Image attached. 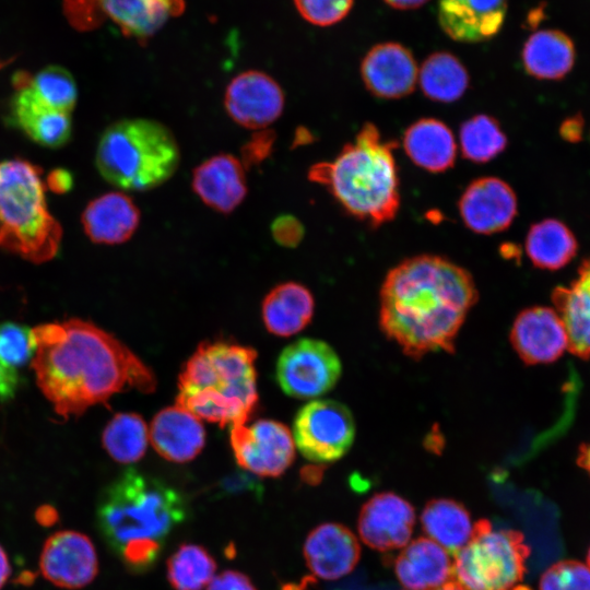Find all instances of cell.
<instances>
[{
    "label": "cell",
    "instance_id": "7bdbcfd3",
    "mask_svg": "<svg viewBox=\"0 0 590 590\" xmlns=\"http://www.w3.org/2000/svg\"><path fill=\"white\" fill-rule=\"evenodd\" d=\"M275 134L271 130L257 132L241 150L244 166L261 163L272 151Z\"/></svg>",
    "mask_w": 590,
    "mask_h": 590
},
{
    "label": "cell",
    "instance_id": "9c48e42d",
    "mask_svg": "<svg viewBox=\"0 0 590 590\" xmlns=\"http://www.w3.org/2000/svg\"><path fill=\"white\" fill-rule=\"evenodd\" d=\"M355 421L349 408L334 400H314L296 414L293 438L299 452L315 463L341 459L352 447Z\"/></svg>",
    "mask_w": 590,
    "mask_h": 590
},
{
    "label": "cell",
    "instance_id": "ee69618b",
    "mask_svg": "<svg viewBox=\"0 0 590 590\" xmlns=\"http://www.w3.org/2000/svg\"><path fill=\"white\" fill-rule=\"evenodd\" d=\"M206 590H257L251 579L237 570H224L214 576Z\"/></svg>",
    "mask_w": 590,
    "mask_h": 590
},
{
    "label": "cell",
    "instance_id": "4fadbf2b",
    "mask_svg": "<svg viewBox=\"0 0 590 590\" xmlns=\"http://www.w3.org/2000/svg\"><path fill=\"white\" fill-rule=\"evenodd\" d=\"M39 567L44 577L63 589H80L91 583L98 573L97 554L84 533L63 530L44 543Z\"/></svg>",
    "mask_w": 590,
    "mask_h": 590
},
{
    "label": "cell",
    "instance_id": "603a6c76",
    "mask_svg": "<svg viewBox=\"0 0 590 590\" xmlns=\"http://www.w3.org/2000/svg\"><path fill=\"white\" fill-rule=\"evenodd\" d=\"M149 438L161 457L184 463L201 452L205 442V430L200 418L174 405L163 409L154 416Z\"/></svg>",
    "mask_w": 590,
    "mask_h": 590
},
{
    "label": "cell",
    "instance_id": "cb8c5ba5",
    "mask_svg": "<svg viewBox=\"0 0 590 590\" xmlns=\"http://www.w3.org/2000/svg\"><path fill=\"white\" fill-rule=\"evenodd\" d=\"M394 573L405 590H434L455 579L448 553L429 538L408 544L394 560Z\"/></svg>",
    "mask_w": 590,
    "mask_h": 590
},
{
    "label": "cell",
    "instance_id": "f907efd6",
    "mask_svg": "<svg viewBox=\"0 0 590 590\" xmlns=\"http://www.w3.org/2000/svg\"><path fill=\"white\" fill-rule=\"evenodd\" d=\"M389 7L397 10H413L424 5L428 0H384Z\"/></svg>",
    "mask_w": 590,
    "mask_h": 590
},
{
    "label": "cell",
    "instance_id": "d6a6232c",
    "mask_svg": "<svg viewBox=\"0 0 590 590\" xmlns=\"http://www.w3.org/2000/svg\"><path fill=\"white\" fill-rule=\"evenodd\" d=\"M102 441L115 461L132 463L146 451L149 428L139 414L117 413L106 425Z\"/></svg>",
    "mask_w": 590,
    "mask_h": 590
},
{
    "label": "cell",
    "instance_id": "2e32d148",
    "mask_svg": "<svg viewBox=\"0 0 590 590\" xmlns=\"http://www.w3.org/2000/svg\"><path fill=\"white\" fill-rule=\"evenodd\" d=\"M415 523V510L403 497L384 492L370 497L358 515V533L369 547L386 552L404 547Z\"/></svg>",
    "mask_w": 590,
    "mask_h": 590
},
{
    "label": "cell",
    "instance_id": "d590c367",
    "mask_svg": "<svg viewBox=\"0 0 590 590\" xmlns=\"http://www.w3.org/2000/svg\"><path fill=\"white\" fill-rule=\"evenodd\" d=\"M28 84L35 94L50 107L71 114L78 99V88L72 74L60 66H48L35 75H30Z\"/></svg>",
    "mask_w": 590,
    "mask_h": 590
},
{
    "label": "cell",
    "instance_id": "74e56055",
    "mask_svg": "<svg viewBox=\"0 0 590 590\" xmlns=\"http://www.w3.org/2000/svg\"><path fill=\"white\" fill-rule=\"evenodd\" d=\"M539 590H590V568L578 560L557 562L542 575Z\"/></svg>",
    "mask_w": 590,
    "mask_h": 590
},
{
    "label": "cell",
    "instance_id": "ac0fdd59",
    "mask_svg": "<svg viewBox=\"0 0 590 590\" xmlns=\"http://www.w3.org/2000/svg\"><path fill=\"white\" fill-rule=\"evenodd\" d=\"M30 75L17 73L14 78L15 93L10 104L11 119L37 144L59 149L71 138V116L42 101L28 84Z\"/></svg>",
    "mask_w": 590,
    "mask_h": 590
},
{
    "label": "cell",
    "instance_id": "3957f363",
    "mask_svg": "<svg viewBox=\"0 0 590 590\" xmlns=\"http://www.w3.org/2000/svg\"><path fill=\"white\" fill-rule=\"evenodd\" d=\"M397 148L365 122L332 161L314 164L308 179L324 186L349 215L377 228L393 221L400 208Z\"/></svg>",
    "mask_w": 590,
    "mask_h": 590
},
{
    "label": "cell",
    "instance_id": "30bf717a",
    "mask_svg": "<svg viewBox=\"0 0 590 590\" xmlns=\"http://www.w3.org/2000/svg\"><path fill=\"white\" fill-rule=\"evenodd\" d=\"M341 361L324 341L299 339L287 345L276 363L281 389L296 399H311L329 392L340 379Z\"/></svg>",
    "mask_w": 590,
    "mask_h": 590
},
{
    "label": "cell",
    "instance_id": "f1b7e54d",
    "mask_svg": "<svg viewBox=\"0 0 590 590\" xmlns=\"http://www.w3.org/2000/svg\"><path fill=\"white\" fill-rule=\"evenodd\" d=\"M576 58L571 38L559 30L531 34L521 50L523 68L539 80H559L573 69Z\"/></svg>",
    "mask_w": 590,
    "mask_h": 590
},
{
    "label": "cell",
    "instance_id": "9f6ffc18",
    "mask_svg": "<svg viewBox=\"0 0 590 590\" xmlns=\"http://www.w3.org/2000/svg\"><path fill=\"white\" fill-rule=\"evenodd\" d=\"M587 563H588V567L590 568V548H589L588 555H587Z\"/></svg>",
    "mask_w": 590,
    "mask_h": 590
},
{
    "label": "cell",
    "instance_id": "f35d334b",
    "mask_svg": "<svg viewBox=\"0 0 590 590\" xmlns=\"http://www.w3.org/2000/svg\"><path fill=\"white\" fill-rule=\"evenodd\" d=\"M304 20L317 26H331L351 11L354 0H293Z\"/></svg>",
    "mask_w": 590,
    "mask_h": 590
},
{
    "label": "cell",
    "instance_id": "4dcf8cb0",
    "mask_svg": "<svg viewBox=\"0 0 590 590\" xmlns=\"http://www.w3.org/2000/svg\"><path fill=\"white\" fill-rule=\"evenodd\" d=\"M577 240L560 221L546 219L533 224L528 231L524 249L533 266L558 270L573 260Z\"/></svg>",
    "mask_w": 590,
    "mask_h": 590
},
{
    "label": "cell",
    "instance_id": "e575fe53",
    "mask_svg": "<svg viewBox=\"0 0 590 590\" xmlns=\"http://www.w3.org/2000/svg\"><path fill=\"white\" fill-rule=\"evenodd\" d=\"M462 156L483 164L494 160L507 146V137L499 122L486 114H477L464 120L459 129Z\"/></svg>",
    "mask_w": 590,
    "mask_h": 590
},
{
    "label": "cell",
    "instance_id": "bcb514c9",
    "mask_svg": "<svg viewBox=\"0 0 590 590\" xmlns=\"http://www.w3.org/2000/svg\"><path fill=\"white\" fill-rule=\"evenodd\" d=\"M45 184L54 192L64 193L71 189L73 178L69 170L58 168L48 174Z\"/></svg>",
    "mask_w": 590,
    "mask_h": 590
},
{
    "label": "cell",
    "instance_id": "6da1fadb",
    "mask_svg": "<svg viewBox=\"0 0 590 590\" xmlns=\"http://www.w3.org/2000/svg\"><path fill=\"white\" fill-rule=\"evenodd\" d=\"M32 331L37 386L66 420L116 393L130 389L151 393L156 389L152 369L116 337L90 321L72 318Z\"/></svg>",
    "mask_w": 590,
    "mask_h": 590
},
{
    "label": "cell",
    "instance_id": "ffe728a7",
    "mask_svg": "<svg viewBox=\"0 0 590 590\" xmlns=\"http://www.w3.org/2000/svg\"><path fill=\"white\" fill-rule=\"evenodd\" d=\"M507 8V0H438V22L451 39L480 43L500 31Z\"/></svg>",
    "mask_w": 590,
    "mask_h": 590
},
{
    "label": "cell",
    "instance_id": "ab89813d",
    "mask_svg": "<svg viewBox=\"0 0 590 590\" xmlns=\"http://www.w3.org/2000/svg\"><path fill=\"white\" fill-rule=\"evenodd\" d=\"M162 545L163 542L151 539L132 540L126 543L117 555L129 571L141 574L156 564Z\"/></svg>",
    "mask_w": 590,
    "mask_h": 590
},
{
    "label": "cell",
    "instance_id": "9a60e30c",
    "mask_svg": "<svg viewBox=\"0 0 590 590\" xmlns=\"http://www.w3.org/2000/svg\"><path fill=\"white\" fill-rule=\"evenodd\" d=\"M366 90L382 99H399L414 92L418 68L413 54L394 42L373 46L361 62Z\"/></svg>",
    "mask_w": 590,
    "mask_h": 590
},
{
    "label": "cell",
    "instance_id": "836d02e7",
    "mask_svg": "<svg viewBox=\"0 0 590 590\" xmlns=\"http://www.w3.org/2000/svg\"><path fill=\"white\" fill-rule=\"evenodd\" d=\"M215 571L212 555L194 543L180 544L167 560V580L174 590H202Z\"/></svg>",
    "mask_w": 590,
    "mask_h": 590
},
{
    "label": "cell",
    "instance_id": "c3c4849f",
    "mask_svg": "<svg viewBox=\"0 0 590 590\" xmlns=\"http://www.w3.org/2000/svg\"><path fill=\"white\" fill-rule=\"evenodd\" d=\"M582 119L573 117L567 119L560 127V134L570 142L579 141L582 134Z\"/></svg>",
    "mask_w": 590,
    "mask_h": 590
},
{
    "label": "cell",
    "instance_id": "e0dca14e",
    "mask_svg": "<svg viewBox=\"0 0 590 590\" xmlns=\"http://www.w3.org/2000/svg\"><path fill=\"white\" fill-rule=\"evenodd\" d=\"M509 339L516 353L529 365L556 361L569 344L557 311L541 306L527 308L516 317Z\"/></svg>",
    "mask_w": 590,
    "mask_h": 590
},
{
    "label": "cell",
    "instance_id": "8d00e7d4",
    "mask_svg": "<svg viewBox=\"0 0 590 590\" xmlns=\"http://www.w3.org/2000/svg\"><path fill=\"white\" fill-rule=\"evenodd\" d=\"M36 343L33 331L15 322L0 323V359L17 367L27 363L35 354Z\"/></svg>",
    "mask_w": 590,
    "mask_h": 590
},
{
    "label": "cell",
    "instance_id": "60d3db41",
    "mask_svg": "<svg viewBox=\"0 0 590 590\" xmlns=\"http://www.w3.org/2000/svg\"><path fill=\"white\" fill-rule=\"evenodd\" d=\"M63 11L69 23L81 31L93 30L105 20L99 0H63Z\"/></svg>",
    "mask_w": 590,
    "mask_h": 590
},
{
    "label": "cell",
    "instance_id": "5bb4252c",
    "mask_svg": "<svg viewBox=\"0 0 590 590\" xmlns=\"http://www.w3.org/2000/svg\"><path fill=\"white\" fill-rule=\"evenodd\" d=\"M517 209L514 189L503 179L493 176L472 180L458 201L463 224L481 235L507 229L517 215Z\"/></svg>",
    "mask_w": 590,
    "mask_h": 590
},
{
    "label": "cell",
    "instance_id": "f546056e",
    "mask_svg": "<svg viewBox=\"0 0 590 590\" xmlns=\"http://www.w3.org/2000/svg\"><path fill=\"white\" fill-rule=\"evenodd\" d=\"M424 532L452 556L470 540L473 524L468 509L450 498L429 500L421 514Z\"/></svg>",
    "mask_w": 590,
    "mask_h": 590
},
{
    "label": "cell",
    "instance_id": "b9f144b4",
    "mask_svg": "<svg viewBox=\"0 0 590 590\" xmlns=\"http://www.w3.org/2000/svg\"><path fill=\"white\" fill-rule=\"evenodd\" d=\"M271 235L280 246L295 248L304 238L305 227L296 216L282 214L273 220Z\"/></svg>",
    "mask_w": 590,
    "mask_h": 590
},
{
    "label": "cell",
    "instance_id": "7c38bea8",
    "mask_svg": "<svg viewBox=\"0 0 590 590\" xmlns=\"http://www.w3.org/2000/svg\"><path fill=\"white\" fill-rule=\"evenodd\" d=\"M285 96L279 83L259 70L239 73L228 83L224 94L227 115L247 129H264L284 109Z\"/></svg>",
    "mask_w": 590,
    "mask_h": 590
},
{
    "label": "cell",
    "instance_id": "681fc988",
    "mask_svg": "<svg viewBox=\"0 0 590 590\" xmlns=\"http://www.w3.org/2000/svg\"><path fill=\"white\" fill-rule=\"evenodd\" d=\"M35 520L42 527L49 528L58 522L59 514L54 506L49 504H44L36 509Z\"/></svg>",
    "mask_w": 590,
    "mask_h": 590
},
{
    "label": "cell",
    "instance_id": "816d5d0a",
    "mask_svg": "<svg viewBox=\"0 0 590 590\" xmlns=\"http://www.w3.org/2000/svg\"><path fill=\"white\" fill-rule=\"evenodd\" d=\"M10 564L5 551L0 545V589L7 582L10 575Z\"/></svg>",
    "mask_w": 590,
    "mask_h": 590
},
{
    "label": "cell",
    "instance_id": "484cf974",
    "mask_svg": "<svg viewBox=\"0 0 590 590\" xmlns=\"http://www.w3.org/2000/svg\"><path fill=\"white\" fill-rule=\"evenodd\" d=\"M568 335L569 351L583 359L590 357V257L578 269V276L568 286L552 293Z\"/></svg>",
    "mask_w": 590,
    "mask_h": 590
},
{
    "label": "cell",
    "instance_id": "11a10c76",
    "mask_svg": "<svg viewBox=\"0 0 590 590\" xmlns=\"http://www.w3.org/2000/svg\"><path fill=\"white\" fill-rule=\"evenodd\" d=\"M434 590H467V589L463 586H461L456 579H452Z\"/></svg>",
    "mask_w": 590,
    "mask_h": 590
},
{
    "label": "cell",
    "instance_id": "f6af8a7d",
    "mask_svg": "<svg viewBox=\"0 0 590 590\" xmlns=\"http://www.w3.org/2000/svg\"><path fill=\"white\" fill-rule=\"evenodd\" d=\"M20 378L16 369L0 359V400L12 399L19 388Z\"/></svg>",
    "mask_w": 590,
    "mask_h": 590
},
{
    "label": "cell",
    "instance_id": "277c9868",
    "mask_svg": "<svg viewBox=\"0 0 590 590\" xmlns=\"http://www.w3.org/2000/svg\"><path fill=\"white\" fill-rule=\"evenodd\" d=\"M253 349L201 343L178 377L176 405L221 427L246 424L258 401Z\"/></svg>",
    "mask_w": 590,
    "mask_h": 590
},
{
    "label": "cell",
    "instance_id": "7402d4cb",
    "mask_svg": "<svg viewBox=\"0 0 590 590\" xmlns=\"http://www.w3.org/2000/svg\"><path fill=\"white\" fill-rule=\"evenodd\" d=\"M140 217V210L129 196L111 191L93 199L84 209L81 222L93 243L118 245L133 236Z\"/></svg>",
    "mask_w": 590,
    "mask_h": 590
},
{
    "label": "cell",
    "instance_id": "7dc6e473",
    "mask_svg": "<svg viewBox=\"0 0 590 590\" xmlns=\"http://www.w3.org/2000/svg\"><path fill=\"white\" fill-rule=\"evenodd\" d=\"M258 484L247 474H236L225 479L220 487L224 493H237L240 491H255Z\"/></svg>",
    "mask_w": 590,
    "mask_h": 590
},
{
    "label": "cell",
    "instance_id": "f5cc1de1",
    "mask_svg": "<svg viewBox=\"0 0 590 590\" xmlns=\"http://www.w3.org/2000/svg\"><path fill=\"white\" fill-rule=\"evenodd\" d=\"M577 462L590 475V444L580 447Z\"/></svg>",
    "mask_w": 590,
    "mask_h": 590
},
{
    "label": "cell",
    "instance_id": "db71d44e",
    "mask_svg": "<svg viewBox=\"0 0 590 590\" xmlns=\"http://www.w3.org/2000/svg\"><path fill=\"white\" fill-rule=\"evenodd\" d=\"M35 580V574L32 571H23L16 579L17 583L28 586Z\"/></svg>",
    "mask_w": 590,
    "mask_h": 590
},
{
    "label": "cell",
    "instance_id": "d4e9b609",
    "mask_svg": "<svg viewBox=\"0 0 590 590\" xmlns=\"http://www.w3.org/2000/svg\"><path fill=\"white\" fill-rule=\"evenodd\" d=\"M402 145L413 164L429 173L453 167L457 143L451 129L441 120L426 117L412 122L404 131Z\"/></svg>",
    "mask_w": 590,
    "mask_h": 590
},
{
    "label": "cell",
    "instance_id": "8992f818",
    "mask_svg": "<svg viewBox=\"0 0 590 590\" xmlns=\"http://www.w3.org/2000/svg\"><path fill=\"white\" fill-rule=\"evenodd\" d=\"M96 167L117 188L146 191L177 170L180 150L163 123L144 118L122 119L105 129L96 149Z\"/></svg>",
    "mask_w": 590,
    "mask_h": 590
},
{
    "label": "cell",
    "instance_id": "1f68e13d",
    "mask_svg": "<svg viewBox=\"0 0 590 590\" xmlns=\"http://www.w3.org/2000/svg\"><path fill=\"white\" fill-rule=\"evenodd\" d=\"M418 83L430 101L452 103L467 92L470 76L460 59L448 51L430 54L418 70Z\"/></svg>",
    "mask_w": 590,
    "mask_h": 590
},
{
    "label": "cell",
    "instance_id": "44dd1931",
    "mask_svg": "<svg viewBox=\"0 0 590 590\" xmlns=\"http://www.w3.org/2000/svg\"><path fill=\"white\" fill-rule=\"evenodd\" d=\"M192 190L209 208L233 212L247 196L245 166L236 156L221 153L200 163L192 172Z\"/></svg>",
    "mask_w": 590,
    "mask_h": 590
},
{
    "label": "cell",
    "instance_id": "52a82bcc",
    "mask_svg": "<svg viewBox=\"0 0 590 590\" xmlns=\"http://www.w3.org/2000/svg\"><path fill=\"white\" fill-rule=\"evenodd\" d=\"M45 190L38 166L21 158L0 163V249L36 264L51 260L62 238Z\"/></svg>",
    "mask_w": 590,
    "mask_h": 590
},
{
    "label": "cell",
    "instance_id": "8fae6325",
    "mask_svg": "<svg viewBox=\"0 0 590 590\" xmlns=\"http://www.w3.org/2000/svg\"><path fill=\"white\" fill-rule=\"evenodd\" d=\"M237 464L257 476L282 475L295 459L293 434L284 424L258 420L251 425L229 426Z\"/></svg>",
    "mask_w": 590,
    "mask_h": 590
},
{
    "label": "cell",
    "instance_id": "4316f807",
    "mask_svg": "<svg viewBox=\"0 0 590 590\" xmlns=\"http://www.w3.org/2000/svg\"><path fill=\"white\" fill-rule=\"evenodd\" d=\"M105 17L111 20L121 33L144 42L163 25L184 13L185 0H99Z\"/></svg>",
    "mask_w": 590,
    "mask_h": 590
},
{
    "label": "cell",
    "instance_id": "ba28073f",
    "mask_svg": "<svg viewBox=\"0 0 590 590\" xmlns=\"http://www.w3.org/2000/svg\"><path fill=\"white\" fill-rule=\"evenodd\" d=\"M530 547L521 532L473 524L468 543L453 555V577L467 590H530L522 586Z\"/></svg>",
    "mask_w": 590,
    "mask_h": 590
},
{
    "label": "cell",
    "instance_id": "d6986e66",
    "mask_svg": "<svg viewBox=\"0 0 590 590\" xmlns=\"http://www.w3.org/2000/svg\"><path fill=\"white\" fill-rule=\"evenodd\" d=\"M303 553L307 567L315 576L337 580L355 568L361 557V546L345 526L326 522L308 533Z\"/></svg>",
    "mask_w": 590,
    "mask_h": 590
},
{
    "label": "cell",
    "instance_id": "7a4b0ae2",
    "mask_svg": "<svg viewBox=\"0 0 590 590\" xmlns=\"http://www.w3.org/2000/svg\"><path fill=\"white\" fill-rule=\"evenodd\" d=\"M479 293L471 273L437 255L404 259L380 288L379 327L411 358L455 352V340Z\"/></svg>",
    "mask_w": 590,
    "mask_h": 590
},
{
    "label": "cell",
    "instance_id": "83f0119b",
    "mask_svg": "<svg viewBox=\"0 0 590 590\" xmlns=\"http://www.w3.org/2000/svg\"><path fill=\"white\" fill-rule=\"evenodd\" d=\"M315 299L300 283L285 282L273 287L262 302V319L269 332L290 337L302 331L311 320Z\"/></svg>",
    "mask_w": 590,
    "mask_h": 590
},
{
    "label": "cell",
    "instance_id": "5b68a950",
    "mask_svg": "<svg viewBox=\"0 0 590 590\" xmlns=\"http://www.w3.org/2000/svg\"><path fill=\"white\" fill-rule=\"evenodd\" d=\"M186 517L187 505L179 492L134 469L105 488L96 511L99 532L116 554L132 540L163 542Z\"/></svg>",
    "mask_w": 590,
    "mask_h": 590
}]
</instances>
